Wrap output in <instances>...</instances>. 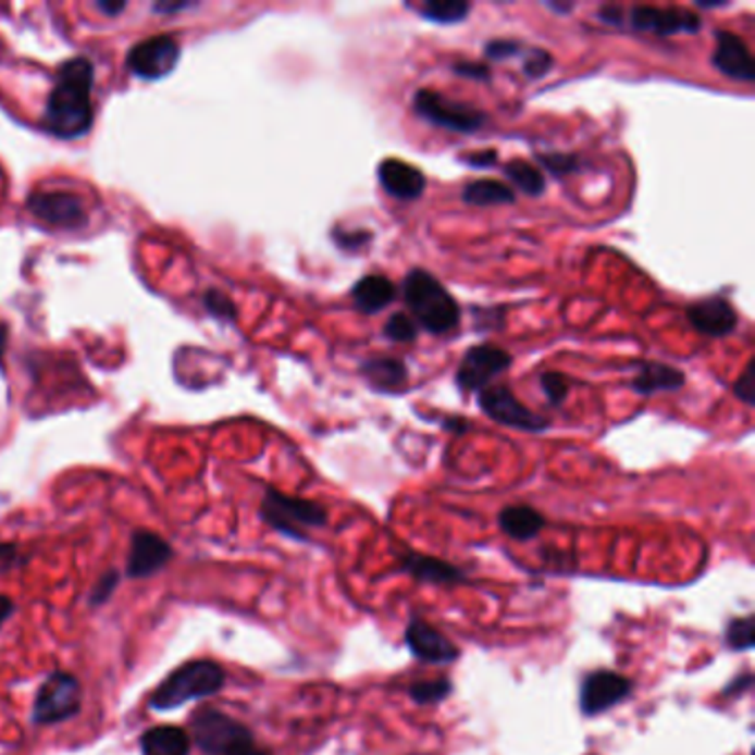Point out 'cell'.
I'll return each mask as SVG.
<instances>
[{
  "instance_id": "6da1fadb",
  "label": "cell",
  "mask_w": 755,
  "mask_h": 755,
  "mask_svg": "<svg viewBox=\"0 0 755 755\" xmlns=\"http://www.w3.org/2000/svg\"><path fill=\"white\" fill-rule=\"evenodd\" d=\"M94 78V65L85 55L67 60L58 70L42 113V127L51 136L62 140H76L91 129Z\"/></svg>"
},
{
  "instance_id": "7a4b0ae2",
  "label": "cell",
  "mask_w": 755,
  "mask_h": 755,
  "mask_svg": "<svg viewBox=\"0 0 755 755\" xmlns=\"http://www.w3.org/2000/svg\"><path fill=\"white\" fill-rule=\"evenodd\" d=\"M414 324L430 335H448L461 324V306L430 271L412 269L401 286Z\"/></svg>"
},
{
  "instance_id": "3957f363",
  "label": "cell",
  "mask_w": 755,
  "mask_h": 755,
  "mask_svg": "<svg viewBox=\"0 0 755 755\" xmlns=\"http://www.w3.org/2000/svg\"><path fill=\"white\" fill-rule=\"evenodd\" d=\"M226 673L213 660H194L177 667L151 694L149 705L158 711L177 709L191 701L209 698L224 686Z\"/></svg>"
},
{
  "instance_id": "277c9868",
  "label": "cell",
  "mask_w": 755,
  "mask_h": 755,
  "mask_svg": "<svg viewBox=\"0 0 755 755\" xmlns=\"http://www.w3.org/2000/svg\"><path fill=\"white\" fill-rule=\"evenodd\" d=\"M260 515L273 530L297 541L308 539L306 530L324 528L329 523V512L324 506H320V503L299 498V496H288L275 487L267 490Z\"/></svg>"
},
{
  "instance_id": "5b68a950",
  "label": "cell",
  "mask_w": 755,
  "mask_h": 755,
  "mask_svg": "<svg viewBox=\"0 0 755 755\" xmlns=\"http://www.w3.org/2000/svg\"><path fill=\"white\" fill-rule=\"evenodd\" d=\"M412 107L421 120L455 134H476L487 122V113L474 104L457 102L432 89H419L412 96Z\"/></svg>"
},
{
  "instance_id": "8992f818",
  "label": "cell",
  "mask_w": 755,
  "mask_h": 755,
  "mask_svg": "<svg viewBox=\"0 0 755 755\" xmlns=\"http://www.w3.org/2000/svg\"><path fill=\"white\" fill-rule=\"evenodd\" d=\"M81 703L83 691L78 678L67 671H55L40 684L32 718L36 725L65 722L81 711Z\"/></svg>"
},
{
  "instance_id": "52a82bcc",
  "label": "cell",
  "mask_w": 755,
  "mask_h": 755,
  "mask_svg": "<svg viewBox=\"0 0 755 755\" xmlns=\"http://www.w3.org/2000/svg\"><path fill=\"white\" fill-rule=\"evenodd\" d=\"M476 404L481 412L498 425L515 428L521 432H543L549 428V421L530 410L525 404L517 399V395L508 386H487L476 395Z\"/></svg>"
},
{
  "instance_id": "ba28073f",
  "label": "cell",
  "mask_w": 755,
  "mask_h": 755,
  "mask_svg": "<svg viewBox=\"0 0 755 755\" xmlns=\"http://www.w3.org/2000/svg\"><path fill=\"white\" fill-rule=\"evenodd\" d=\"M191 731L196 744L207 755H226L237 746L253 742V735L242 722L215 709H200L191 720Z\"/></svg>"
},
{
  "instance_id": "9c48e42d",
  "label": "cell",
  "mask_w": 755,
  "mask_h": 755,
  "mask_svg": "<svg viewBox=\"0 0 755 755\" xmlns=\"http://www.w3.org/2000/svg\"><path fill=\"white\" fill-rule=\"evenodd\" d=\"M512 366V355L494 344H479L466 350L459 361L455 382L463 393H481L494 376Z\"/></svg>"
},
{
  "instance_id": "30bf717a",
  "label": "cell",
  "mask_w": 755,
  "mask_h": 755,
  "mask_svg": "<svg viewBox=\"0 0 755 755\" xmlns=\"http://www.w3.org/2000/svg\"><path fill=\"white\" fill-rule=\"evenodd\" d=\"M180 62V45L169 34H158L140 40L127 53V70L136 78L160 81L166 78Z\"/></svg>"
},
{
  "instance_id": "8fae6325",
  "label": "cell",
  "mask_w": 755,
  "mask_h": 755,
  "mask_svg": "<svg viewBox=\"0 0 755 755\" xmlns=\"http://www.w3.org/2000/svg\"><path fill=\"white\" fill-rule=\"evenodd\" d=\"M27 209L34 218L47 226L62 231H78L89 224V213L85 202L76 194L67 191H38L27 200Z\"/></svg>"
},
{
  "instance_id": "7c38bea8",
  "label": "cell",
  "mask_w": 755,
  "mask_h": 755,
  "mask_svg": "<svg viewBox=\"0 0 755 755\" xmlns=\"http://www.w3.org/2000/svg\"><path fill=\"white\" fill-rule=\"evenodd\" d=\"M632 689H634V682L616 671H607V669L592 671L590 676H585L581 684V694H579L581 711L585 716L605 714L632 694Z\"/></svg>"
},
{
  "instance_id": "4fadbf2b",
  "label": "cell",
  "mask_w": 755,
  "mask_h": 755,
  "mask_svg": "<svg viewBox=\"0 0 755 755\" xmlns=\"http://www.w3.org/2000/svg\"><path fill=\"white\" fill-rule=\"evenodd\" d=\"M629 25L636 32H654L660 38H669L673 34H698L703 29V21L689 10L682 8H652L636 5L629 10Z\"/></svg>"
},
{
  "instance_id": "5bb4252c",
  "label": "cell",
  "mask_w": 755,
  "mask_h": 755,
  "mask_svg": "<svg viewBox=\"0 0 755 755\" xmlns=\"http://www.w3.org/2000/svg\"><path fill=\"white\" fill-rule=\"evenodd\" d=\"M686 320L701 335L711 339L729 337L738 329V312L733 304L720 295L691 304L686 308Z\"/></svg>"
},
{
  "instance_id": "9a60e30c",
  "label": "cell",
  "mask_w": 755,
  "mask_h": 755,
  "mask_svg": "<svg viewBox=\"0 0 755 755\" xmlns=\"http://www.w3.org/2000/svg\"><path fill=\"white\" fill-rule=\"evenodd\" d=\"M406 645L414 658L430 665H448L459 658L457 645L421 618H412L406 627Z\"/></svg>"
},
{
  "instance_id": "2e32d148",
  "label": "cell",
  "mask_w": 755,
  "mask_h": 755,
  "mask_svg": "<svg viewBox=\"0 0 755 755\" xmlns=\"http://www.w3.org/2000/svg\"><path fill=\"white\" fill-rule=\"evenodd\" d=\"M711 65L727 78L753 83L755 81V62L746 42L733 32H716V49L711 53Z\"/></svg>"
},
{
  "instance_id": "e0dca14e",
  "label": "cell",
  "mask_w": 755,
  "mask_h": 755,
  "mask_svg": "<svg viewBox=\"0 0 755 755\" xmlns=\"http://www.w3.org/2000/svg\"><path fill=\"white\" fill-rule=\"evenodd\" d=\"M376 177H380V184L388 196L406 202L419 200L428 186L423 171L399 158L384 160L376 166Z\"/></svg>"
},
{
  "instance_id": "ac0fdd59",
  "label": "cell",
  "mask_w": 755,
  "mask_h": 755,
  "mask_svg": "<svg viewBox=\"0 0 755 755\" xmlns=\"http://www.w3.org/2000/svg\"><path fill=\"white\" fill-rule=\"evenodd\" d=\"M171 556H173V549L162 536L140 530L132 536L127 574L132 579H147L156 574L158 570H162L171 560Z\"/></svg>"
},
{
  "instance_id": "d6986e66",
  "label": "cell",
  "mask_w": 755,
  "mask_h": 755,
  "mask_svg": "<svg viewBox=\"0 0 755 755\" xmlns=\"http://www.w3.org/2000/svg\"><path fill=\"white\" fill-rule=\"evenodd\" d=\"M359 372L374 393H388V395L404 393L410 380L408 366L401 359L388 357V355L368 357L359 366Z\"/></svg>"
},
{
  "instance_id": "ffe728a7",
  "label": "cell",
  "mask_w": 755,
  "mask_h": 755,
  "mask_svg": "<svg viewBox=\"0 0 755 755\" xmlns=\"http://www.w3.org/2000/svg\"><path fill=\"white\" fill-rule=\"evenodd\" d=\"M401 570L410 574L412 579L432 583V585H457L466 581V574L457 568V565L444 558H434V556L417 554V552L401 556Z\"/></svg>"
},
{
  "instance_id": "44dd1931",
  "label": "cell",
  "mask_w": 755,
  "mask_h": 755,
  "mask_svg": "<svg viewBox=\"0 0 755 755\" xmlns=\"http://www.w3.org/2000/svg\"><path fill=\"white\" fill-rule=\"evenodd\" d=\"M684 384H686V376L682 370L667 366L663 361H645L641 363L639 374L629 382V388H632L636 395L649 397L658 393H676Z\"/></svg>"
},
{
  "instance_id": "7402d4cb",
  "label": "cell",
  "mask_w": 755,
  "mask_h": 755,
  "mask_svg": "<svg viewBox=\"0 0 755 755\" xmlns=\"http://www.w3.org/2000/svg\"><path fill=\"white\" fill-rule=\"evenodd\" d=\"M352 304L359 312L363 314H376L382 312L384 308H388L395 297H397V288L395 284L380 273H372L366 277H359L350 290Z\"/></svg>"
},
{
  "instance_id": "603a6c76",
  "label": "cell",
  "mask_w": 755,
  "mask_h": 755,
  "mask_svg": "<svg viewBox=\"0 0 755 755\" xmlns=\"http://www.w3.org/2000/svg\"><path fill=\"white\" fill-rule=\"evenodd\" d=\"M140 748L143 755H188V751H191V735L180 727L160 725L143 733Z\"/></svg>"
},
{
  "instance_id": "cb8c5ba5",
  "label": "cell",
  "mask_w": 755,
  "mask_h": 755,
  "mask_svg": "<svg viewBox=\"0 0 755 755\" xmlns=\"http://www.w3.org/2000/svg\"><path fill=\"white\" fill-rule=\"evenodd\" d=\"M498 525L515 541H532L545 528V517L530 506H508L500 510Z\"/></svg>"
},
{
  "instance_id": "d4e9b609",
  "label": "cell",
  "mask_w": 755,
  "mask_h": 755,
  "mask_svg": "<svg viewBox=\"0 0 755 755\" xmlns=\"http://www.w3.org/2000/svg\"><path fill=\"white\" fill-rule=\"evenodd\" d=\"M463 202L472 207H500V205H515L517 196L512 188L500 180H474L463 186Z\"/></svg>"
},
{
  "instance_id": "484cf974",
  "label": "cell",
  "mask_w": 755,
  "mask_h": 755,
  "mask_svg": "<svg viewBox=\"0 0 755 755\" xmlns=\"http://www.w3.org/2000/svg\"><path fill=\"white\" fill-rule=\"evenodd\" d=\"M503 175H506L519 188V191H523L530 198L543 196L545 188H547L543 171L536 164L521 160V158L510 160L506 166H503Z\"/></svg>"
},
{
  "instance_id": "4316f807",
  "label": "cell",
  "mask_w": 755,
  "mask_h": 755,
  "mask_svg": "<svg viewBox=\"0 0 755 755\" xmlns=\"http://www.w3.org/2000/svg\"><path fill=\"white\" fill-rule=\"evenodd\" d=\"M417 14H421V18L436 23V25H455V23H463L470 14V3H463V0H425V3L414 8Z\"/></svg>"
},
{
  "instance_id": "83f0119b",
  "label": "cell",
  "mask_w": 755,
  "mask_h": 755,
  "mask_svg": "<svg viewBox=\"0 0 755 755\" xmlns=\"http://www.w3.org/2000/svg\"><path fill=\"white\" fill-rule=\"evenodd\" d=\"M408 694L417 705H436L453 694V682L448 678L419 680V682H412Z\"/></svg>"
},
{
  "instance_id": "f1b7e54d",
  "label": "cell",
  "mask_w": 755,
  "mask_h": 755,
  "mask_svg": "<svg viewBox=\"0 0 755 755\" xmlns=\"http://www.w3.org/2000/svg\"><path fill=\"white\" fill-rule=\"evenodd\" d=\"M755 643V622L753 616H744V618H735L729 622L727 627V645L733 652H748Z\"/></svg>"
},
{
  "instance_id": "f546056e",
  "label": "cell",
  "mask_w": 755,
  "mask_h": 755,
  "mask_svg": "<svg viewBox=\"0 0 755 755\" xmlns=\"http://www.w3.org/2000/svg\"><path fill=\"white\" fill-rule=\"evenodd\" d=\"M384 337L395 342V344H410L417 339L419 335V326L414 324V320H410L406 312H393L388 322L382 329Z\"/></svg>"
},
{
  "instance_id": "4dcf8cb0",
  "label": "cell",
  "mask_w": 755,
  "mask_h": 755,
  "mask_svg": "<svg viewBox=\"0 0 755 755\" xmlns=\"http://www.w3.org/2000/svg\"><path fill=\"white\" fill-rule=\"evenodd\" d=\"M202 306L207 308L211 318H215L220 322H235V318H237V308H235L233 299L218 288H209L202 295Z\"/></svg>"
},
{
  "instance_id": "1f68e13d",
  "label": "cell",
  "mask_w": 755,
  "mask_h": 755,
  "mask_svg": "<svg viewBox=\"0 0 755 755\" xmlns=\"http://www.w3.org/2000/svg\"><path fill=\"white\" fill-rule=\"evenodd\" d=\"M541 391L552 406H560L570 395V380L562 372H556V370L543 372L541 374Z\"/></svg>"
},
{
  "instance_id": "d6a6232c",
  "label": "cell",
  "mask_w": 755,
  "mask_h": 755,
  "mask_svg": "<svg viewBox=\"0 0 755 755\" xmlns=\"http://www.w3.org/2000/svg\"><path fill=\"white\" fill-rule=\"evenodd\" d=\"M554 67V58L549 51L545 49H530L525 53V60H523V74L530 78V81H539L543 76L549 74V70Z\"/></svg>"
},
{
  "instance_id": "836d02e7",
  "label": "cell",
  "mask_w": 755,
  "mask_h": 755,
  "mask_svg": "<svg viewBox=\"0 0 755 755\" xmlns=\"http://www.w3.org/2000/svg\"><path fill=\"white\" fill-rule=\"evenodd\" d=\"M539 162L556 177L570 175V173L579 171V166H581L579 156H574V153H543V156H539Z\"/></svg>"
},
{
  "instance_id": "e575fe53",
  "label": "cell",
  "mask_w": 755,
  "mask_h": 755,
  "mask_svg": "<svg viewBox=\"0 0 755 755\" xmlns=\"http://www.w3.org/2000/svg\"><path fill=\"white\" fill-rule=\"evenodd\" d=\"M333 242L342 250H361L372 242V233L368 228H333Z\"/></svg>"
},
{
  "instance_id": "d590c367",
  "label": "cell",
  "mask_w": 755,
  "mask_h": 755,
  "mask_svg": "<svg viewBox=\"0 0 755 755\" xmlns=\"http://www.w3.org/2000/svg\"><path fill=\"white\" fill-rule=\"evenodd\" d=\"M523 51V42L515 40V38H494L490 42H485L483 53L490 60H506V58H515Z\"/></svg>"
},
{
  "instance_id": "8d00e7d4",
  "label": "cell",
  "mask_w": 755,
  "mask_h": 755,
  "mask_svg": "<svg viewBox=\"0 0 755 755\" xmlns=\"http://www.w3.org/2000/svg\"><path fill=\"white\" fill-rule=\"evenodd\" d=\"M733 393L748 408L755 406V359H751L746 363L744 372L740 374V380L733 384Z\"/></svg>"
},
{
  "instance_id": "74e56055",
  "label": "cell",
  "mask_w": 755,
  "mask_h": 755,
  "mask_svg": "<svg viewBox=\"0 0 755 755\" xmlns=\"http://www.w3.org/2000/svg\"><path fill=\"white\" fill-rule=\"evenodd\" d=\"M453 74L468 78V81H476V83H487L492 78V72L483 62H474V60H457L453 65Z\"/></svg>"
},
{
  "instance_id": "f35d334b",
  "label": "cell",
  "mask_w": 755,
  "mask_h": 755,
  "mask_svg": "<svg viewBox=\"0 0 755 755\" xmlns=\"http://www.w3.org/2000/svg\"><path fill=\"white\" fill-rule=\"evenodd\" d=\"M115 585H117V574L115 572H111V574H104L102 579H100V583H98V587L94 590V594H91V601H94V605H100V603H104L109 596H111V592L115 590Z\"/></svg>"
},
{
  "instance_id": "ab89813d",
  "label": "cell",
  "mask_w": 755,
  "mask_h": 755,
  "mask_svg": "<svg viewBox=\"0 0 755 755\" xmlns=\"http://www.w3.org/2000/svg\"><path fill=\"white\" fill-rule=\"evenodd\" d=\"M18 549L16 545L10 543H0V574H5L10 570H14L18 565Z\"/></svg>"
},
{
  "instance_id": "60d3db41",
  "label": "cell",
  "mask_w": 755,
  "mask_h": 755,
  "mask_svg": "<svg viewBox=\"0 0 755 755\" xmlns=\"http://www.w3.org/2000/svg\"><path fill=\"white\" fill-rule=\"evenodd\" d=\"M496 158H498V153L492 149H485V151H479V153H468V156H463V160H466V164H470V166H479V169H485V166H490V164H494L496 162Z\"/></svg>"
},
{
  "instance_id": "b9f144b4",
  "label": "cell",
  "mask_w": 755,
  "mask_h": 755,
  "mask_svg": "<svg viewBox=\"0 0 755 755\" xmlns=\"http://www.w3.org/2000/svg\"><path fill=\"white\" fill-rule=\"evenodd\" d=\"M596 18L601 23H607V25H620L624 18H622V10L618 5H603L596 14Z\"/></svg>"
},
{
  "instance_id": "7bdbcfd3",
  "label": "cell",
  "mask_w": 755,
  "mask_h": 755,
  "mask_svg": "<svg viewBox=\"0 0 755 755\" xmlns=\"http://www.w3.org/2000/svg\"><path fill=\"white\" fill-rule=\"evenodd\" d=\"M444 428H446L448 432L463 434V432H468V430H470V421H468V419H463V417H448V419L444 421Z\"/></svg>"
},
{
  "instance_id": "ee69618b",
  "label": "cell",
  "mask_w": 755,
  "mask_h": 755,
  "mask_svg": "<svg viewBox=\"0 0 755 755\" xmlns=\"http://www.w3.org/2000/svg\"><path fill=\"white\" fill-rule=\"evenodd\" d=\"M96 8H98L102 14H107V16H117L120 12H124V8H127V3H122V0H120V3H109V0H98Z\"/></svg>"
},
{
  "instance_id": "f6af8a7d",
  "label": "cell",
  "mask_w": 755,
  "mask_h": 755,
  "mask_svg": "<svg viewBox=\"0 0 755 755\" xmlns=\"http://www.w3.org/2000/svg\"><path fill=\"white\" fill-rule=\"evenodd\" d=\"M14 609H16V607H14V601L0 594V627H3V624L12 618Z\"/></svg>"
},
{
  "instance_id": "bcb514c9",
  "label": "cell",
  "mask_w": 755,
  "mask_h": 755,
  "mask_svg": "<svg viewBox=\"0 0 755 755\" xmlns=\"http://www.w3.org/2000/svg\"><path fill=\"white\" fill-rule=\"evenodd\" d=\"M226 755H271V753L264 751V748H258L256 742H250V744H244V746L233 748V751L226 753Z\"/></svg>"
},
{
  "instance_id": "7dc6e473",
  "label": "cell",
  "mask_w": 755,
  "mask_h": 755,
  "mask_svg": "<svg viewBox=\"0 0 755 755\" xmlns=\"http://www.w3.org/2000/svg\"><path fill=\"white\" fill-rule=\"evenodd\" d=\"M186 8H191V3H158V5H156V12L166 14V12H182V10H186Z\"/></svg>"
},
{
  "instance_id": "c3c4849f",
  "label": "cell",
  "mask_w": 755,
  "mask_h": 755,
  "mask_svg": "<svg viewBox=\"0 0 755 755\" xmlns=\"http://www.w3.org/2000/svg\"><path fill=\"white\" fill-rule=\"evenodd\" d=\"M5 344H8V337H5V329L0 326V357H3L5 352Z\"/></svg>"
},
{
  "instance_id": "681fc988",
  "label": "cell",
  "mask_w": 755,
  "mask_h": 755,
  "mask_svg": "<svg viewBox=\"0 0 755 755\" xmlns=\"http://www.w3.org/2000/svg\"><path fill=\"white\" fill-rule=\"evenodd\" d=\"M549 10H554V12H570L572 10V5H549Z\"/></svg>"
}]
</instances>
